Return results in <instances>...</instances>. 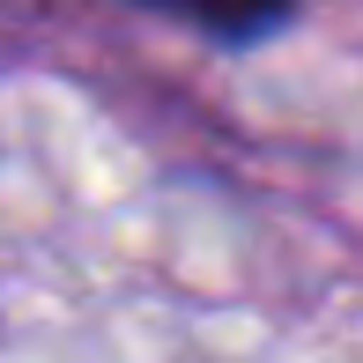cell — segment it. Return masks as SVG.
Segmentation results:
<instances>
[{
	"instance_id": "6da1fadb",
	"label": "cell",
	"mask_w": 363,
	"mask_h": 363,
	"mask_svg": "<svg viewBox=\"0 0 363 363\" xmlns=\"http://www.w3.org/2000/svg\"><path fill=\"white\" fill-rule=\"evenodd\" d=\"M134 8L178 15V23H193L216 45H259V38H274L296 15V0H134Z\"/></svg>"
}]
</instances>
